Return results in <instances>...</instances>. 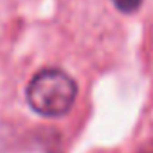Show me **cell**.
<instances>
[{"label": "cell", "mask_w": 153, "mask_h": 153, "mask_svg": "<svg viewBox=\"0 0 153 153\" xmlns=\"http://www.w3.org/2000/svg\"><path fill=\"white\" fill-rule=\"evenodd\" d=\"M78 96V85L59 68H43L29 81L25 97L29 106L43 117L65 115Z\"/></svg>", "instance_id": "6da1fadb"}, {"label": "cell", "mask_w": 153, "mask_h": 153, "mask_svg": "<svg viewBox=\"0 0 153 153\" xmlns=\"http://www.w3.org/2000/svg\"><path fill=\"white\" fill-rule=\"evenodd\" d=\"M112 2L121 13H133L140 7L142 0H112Z\"/></svg>", "instance_id": "7a4b0ae2"}, {"label": "cell", "mask_w": 153, "mask_h": 153, "mask_svg": "<svg viewBox=\"0 0 153 153\" xmlns=\"http://www.w3.org/2000/svg\"><path fill=\"white\" fill-rule=\"evenodd\" d=\"M142 153H153V142H151V144H148V146L142 149Z\"/></svg>", "instance_id": "3957f363"}]
</instances>
